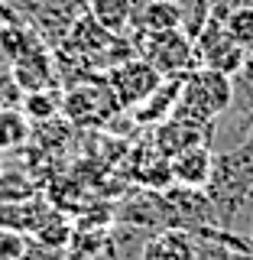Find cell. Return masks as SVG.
<instances>
[{
	"label": "cell",
	"instance_id": "52a82bcc",
	"mask_svg": "<svg viewBox=\"0 0 253 260\" xmlns=\"http://www.w3.org/2000/svg\"><path fill=\"white\" fill-rule=\"evenodd\" d=\"M85 13L101 26L107 36L127 39L133 32L136 4L133 0H85Z\"/></svg>",
	"mask_w": 253,
	"mask_h": 260
},
{
	"label": "cell",
	"instance_id": "6da1fadb",
	"mask_svg": "<svg viewBox=\"0 0 253 260\" xmlns=\"http://www.w3.org/2000/svg\"><path fill=\"white\" fill-rule=\"evenodd\" d=\"M231 104V75H221L214 69H198L182 78V91L172 117L192 120V124H214Z\"/></svg>",
	"mask_w": 253,
	"mask_h": 260
},
{
	"label": "cell",
	"instance_id": "7c38bea8",
	"mask_svg": "<svg viewBox=\"0 0 253 260\" xmlns=\"http://www.w3.org/2000/svg\"><path fill=\"white\" fill-rule=\"evenodd\" d=\"M29 140V120L20 108H0V150H16Z\"/></svg>",
	"mask_w": 253,
	"mask_h": 260
},
{
	"label": "cell",
	"instance_id": "e0dca14e",
	"mask_svg": "<svg viewBox=\"0 0 253 260\" xmlns=\"http://www.w3.org/2000/svg\"><path fill=\"white\" fill-rule=\"evenodd\" d=\"M247 244H250V250H253V221H250V231H247Z\"/></svg>",
	"mask_w": 253,
	"mask_h": 260
},
{
	"label": "cell",
	"instance_id": "5bb4252c",
	"mask_svg": "<svg viewBox=\"0 0 253 260\" xmlns=\"http://www.w3.org/2000/svg\"><path fill=\"white\" fill-rule=\"evenodd\" d=\"M26 234L16 228H4L0 224V260H23L26 254Z\"/></svg>",
	"mask_w": 253,
	"mask_h": 260
},
{
	"label": "cell",
	"instance_id": "9a60e30c",
	"mask_svg": "<svg viewBox=\"0 0 253 260\" xmlns=\"http://www.w3.org/2000/svg\"><path fill=\"white\" fill-rule=\"evenodd\" d=\"M20 98L23 91L10 78V69H0V108H13V104H20Z\"/></svg>",
	"mask_w": 253,
	"mask_h": 260
},
{
	"label": "cell",
	"instance_id": "3957f363",
	"mask_svg": "<svg viewBox=\"0 0 253 260\" xmlns=\"http://www.w3.org/2000/svg\"><path fill=\"white\" fill-rule=\"evenodd\" d=\"M162 75L146 59H127L107 72V85L120 108H136L159 88Z\"/></svg>",
	"mask_w": 253,
	"mask_h": 260
},
{
	"label": "cell",
	"instance_id": "8992f818",
	"mask_svg": "<svg viewBox=\"0 0 253 260\" xmlns=\"http://www.w3.org/2000/svg\"><path fill=\"white\" fill-rule=\"evenodd\" d=\"M211 169H214V150L208 143L185 146L175 156H169V173L172 182L185 185V189H205L211 182Z\"/></svg>",
	"mask_w": 253,
	"mask_h": 260
},
{
	"label": "cell",
	"instance_id": "7a4b0ae2",
	"mask_svg": "<svg viewBox=\"0 0 253 260\" xmlns=\"http://www.w3.org/2000/svg\"><path fill=\"white\" fill-rule=\"evenodd\" d=\"M133 46L140 52V59H146L153 69L166 75H182L185 69L195 65V46L189 36H182L178 29L169 32H133Z\"/></svg>",
	"mask_w": 253,
	"mask_h": 260
},
{
	"label": "cell",
	"instance_id": "277c9868",
	"mask_svg": "<svg viewBox=\"0 0 253 260\" xmlns=\"http://www.w3.org/2000/svg\"><path fill=\"white\" fill-rule=\"evenodd\" d=\"M101 101L120 108L107 81L85 78V81H75V85L62 94V111H65V117L75 120V124H97V120H104L111 114L107 108H101Z\"/></svg>",
	"mask_w": 253,
	"mask_h": 260
},
{
	"label": "cell",
	"instance_id": "4fadbf2b",
	"mask_svg": "<svg viewBox=\"0 0 253 260\" xmlns=\"http://www.w3.org/2000/svg\"><path fill=\"white\" fill-rule=\"evenodd\" d=\"M224 32L234 39L240 49H253V4H240L237 10L224 16Z\"/></svg>",
	"mask_w": 253,
	"mask_h": 260
},
{
	"label": "cell",
	"instance_id": "5b68a950",
	"mask_svg": "<svg viewBox=\"0 0 253 260\" xmlns=\"http://www.w3.org/2000/svg\"><path fill=\"white\" fill-rule=\"evenodd\" d=\"M10 78L16 81L23 94L26 91H43L52 85V59H49V49L39 43L26 46L16 59H10Z\"/></svg>",
	"mask_w": 253,
	"mask_h": 260
},
{
	"label": "cell",
	"instance_id": "9c48e42d",
	"mask_svg": "<svg viewBox=\"0 0 253 260\" xmlns=\"http://www.w3.org/2000/svg\"><path fill=\"white\" fill-rule=\"evenodd\" d=\"M178 91H182V75H166L156 91L143 104H136V120L140 124H166L178 104Z\"/></svg>",
	"mask_w": 253,
	"mask_h": 260
},
{
	"label": "cell",
	"instance_id": "ba28073f",
	"mask_svg": "<svg viewBox=\"0 0 253 260\" xmlns=\"http://www.w3.org/2000/svg\"><path fill=\"white\" fill-rule=\"evenodd\" d=\"M140 260H195V234L182 228H159L146 238Z\"/></svg>",
	"mask_w": 253,
	"mask_h": 260
},
{
	"label": "cell",
	"instance_id": "8fae6325",
	"mask_svg": "<svg viewBox=\"0 0 253 260\" xmlns=\"http://www.w3.org/2000/svg\"><path fill=\"white\" fill-rule=\"evenodd\" d=\"M20 111L32 124H43V120L55 117V114L62 111V98L55 91H49V88H43V91H26L20 98Z\"/></svg>",
	"mask_w": 253,
	"mask_h": 260
},
{
	"label": "cell",
	"instance_id": "30bf717a",
	"mask_svg": "<svg viewBox=\"0 0 253 260\" xmlns=\"http://www.w3.org/2000/svg\"><path fill=\"white\" fill-rule=\"evenodd\" d=\"M185 23V13L175 0H146L136 7L133 32H169Z\"/></svg>",
	"mask_w": 253,
	"mask_h": 260
},
{
	"label": "cell",
	"instance_id": "2e32d148",
	"mask_svg": "<svg viewBox=\"0 0 253 260\" xmlns=\"http://www.w3.org/2000/svg\"><path fill=\"white\" fill-rule=\"evenodd\" d=\"M227 260H253V250L250 247H234V250H227Z\"/></svg>",
	"mask_w": 253,
	"mask_h": 260
}]
</instances>
